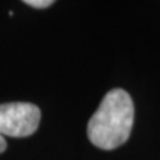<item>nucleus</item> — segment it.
Wrapping results in <instances>:
<instances>
[{
  "label": "nucleus",
  "mask_w": 160,
  "mask_h": 160,
  "mask_svg": "<svg viewBox=\"0 0 160 160\" xmlns=\"http://www.w3.org/2000/svg\"><path fill=\"white\" fill-rule=\"evenodd\" d=\"M25 5L36 8V9H45V8L53 5V2L52 0H25Z\"/></svg>",
  "instance_id": "7ed1b4c3"
},
{
  "label": "nucleus",
  "mask_w": 160,
  "mask_h": 160,
  "mask_svg": "<svg viewBox=\"0 0 160 160\" xmlns=\"http://www.w3.org/2000/svg\"><path fill=\"white\" fill-rule=\"evenodd\" d=\"M40 117V108L34 104H0V153L6 150L5 137L24 138L33 135L39 128Z\"/></svg>",
  "instance_id": "f03ea898"
},
{
  "label": "nucleus",
  "mask_w": 160,
  "mask_h": 160,
  "mask_svg": "<svg viewBox=\"0 0 160 160\" xmlns=\"http://www.w3.org/2000/svg\"><path fill=\"white\" fill-rule=\"evenodd\" d=\"M133 102L123 89L110 91L88 122V137L95 147L114 150L129 139L133 126Z\"/></svg>",
  "instance_id": "f257e3e1"
}]
</instances>
